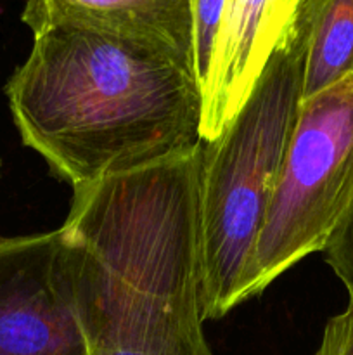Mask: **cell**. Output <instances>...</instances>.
Instances as JSON below:
<instances>
[{
  "label": "cell",
  "instance_id": "6da1fadb",
  "mask_svg": "<svg viewBox=\"0 0 353 355\" xmlns=\"http://www.w3.org/2000/svg\"><path fill=\"white\" fill-rule=\"evenodd\" d=\"M199 166L201 148L73 187L59 231L92 355H213L201 309Z\"/></svg>",
  "mask_w": 353,
  "mask_h": 355
},
{
  "label": "cell",
  "instance_id": "7a4b0ae2",
  "mask_svg": "<svg viewBox=\"0 0 353 355\" xmlns=\"http://www.w3.org/2000/svg\"><path fill=\"white\" fill-rule=\"evenodd\" d=\"M28 148L73 187L185 156L203 144V87L154 51L75 28L33 35L6 85Z\"/></svg>",
  "mask_w": 353,
  "mask_h": 355
},
{
  "label": "cell",
  "instance_id": "3957f363",
  "mask_svg": "<svg viewBox=\"0 0 353 355\" xmlns=\"http://www.w3.org/2000/svg\"><path fill=\"white\" fill-rule=\"evenodd\" d=\"M307 24L301 10L255 89L199 166L201 309L204 321L237 307L239 288L269 211L301 106Z\"/></svg>",
  "mask_w": 353,
  "mask_h": 355
},
{
  "label": "cell",
  "instance_id": "277c9868",
  "mask_svg": "<svg viewBox=\"0 0 353 355\" xmlns=\"http://www.w3.org/2000/svg\"><path fill=\"white\" fill-rule=\"evenodd\" d=\"M353 205V75L301 101L237 304L262 295L310 253L324 252Z\"/></svg>",
  "mask_w": 353,
  "mask_h": 355
},
{
  "label": "cell",
  "instance_id": "5b68a950",
  "mask_svg": "<svg viewBox=\"0 0 353 355\" xmlns=\"http://www.w3.org/2000/svg\"><path fill=\"white\" fill-rule=\"evenodd\" d=\"M0 355H92L59 229L0 238Z\"/></svg>",
  "mask_w": 353,
  "mask_h": 355
},
{
  "label": "cell",
  "instance_id": "8992f818",
  "mask_svg": "<svg viewBox=\"0 0 353 355\" xmlns=\"http://www.w3.org/2000/svg\"><path fill=\"white\" fill-rule=\"evenodd\" d=\"M305 0H225L213 54L203 83L201 137L221 134L255 89Z\"/></svg>",
  "mask_w": 353,
  "mask_h": 355
},
{
  "label": "cell",
  "instance_id": "52a82bcc",
  "mask_svg": "<svg viewBox=\"0 0 353 355\" xmlns=\"http://www.w3.org/2000/svg\"><path fill=\"white\" fill-rule=\"evenodd\" d=\"M21 21L33 35L75 28L120 38L196 75L192 0H26Z\"/></svg>",
  "mask_w": 353,
  "mask_h": 355
},
{
  "label": "cell",
  "instance_id": "ba28073f",
  "mask_svg": "<svg viewBox=\"0 0 353 355\" xmlns=\"http://www.w3.org/2000/svg\"><path fill=\"white\" fill-rule=\"evenodd\" d=\"M307 24L301 101L353 75V0H305Z\"/></svg>",
  "mask_w": 353,
  "mask_h": 355
},
{
  "label": "cell",
  "instance_id": "9c48e42d",
  "mask_svg": "<svg viewBox=\"0 0 353 355\" xmlns=\"http://www.w3.org/2000/svg\"><path fill=\"white\" fill-rule=\"evenodd\" d=\"M224 6L225 0H192L194 59H196V75L199 78L201 87L206 80L208 68H210Z\"/></svg>",
  "mask_w": 353,
  "mask_h": 355
},
{
  "label": "cell",
  "instance_id": "30bf717a",
  "mask_svg": "<svg viewBox=\"0 0 353 355\" xmlns=\"http://www.w3.org/2000/svg\"><path fill=\"white\" fill-rule=\"evenodd\" d=\"M325 262L353 297V205L324 248Z\"/></svg>",
  "mask_w": 353,
  "mask_h": 355
},
{
  "label": "cell",
  "instance_id": "8fae6325",
  "mask_svg": "<svg viewBox=\"0 0 353 355\" xmlns=\"http://www.w3.org/2000/svg\"><path fill=\"white\" fill-rule=\"evenodd\" d=\"M315 355H353V297L343 312L325 324Z\"/></svg>",
  "mask_w": 353,
  "mask_h": 355
},
{
  "label": "cell",
  "instance_id": "7c38bea8",
  "mask_svg": "<svg viewBox=\"0 0 353 355\" xmlns=\"http://www.w3.org/2000/svg\"><path fill=\"white\" fill-rule=\"evenodd\" d=\"M0 166H2V162H0Z\"/></svg>",
  "mask_w": 353,
  "mask_h": 355
}]
</instances>
